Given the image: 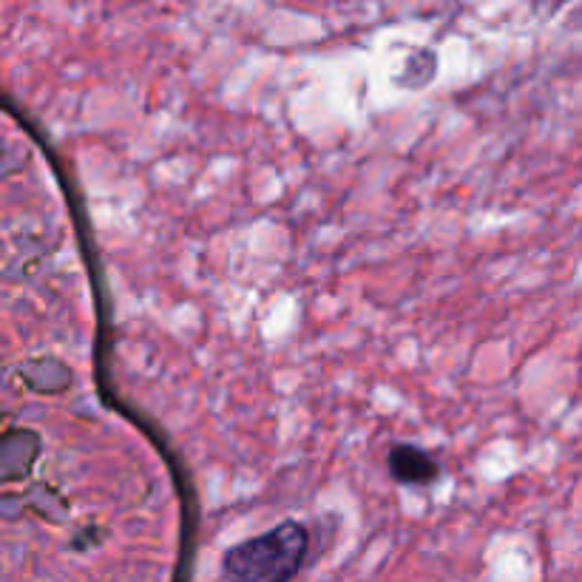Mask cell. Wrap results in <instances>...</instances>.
<instances>
[{
	"mask_svg": "<svg viewBox=\"0 0 582 582\" xmlns=\"http://www.w3.org/2000/svg\"><path fill=\"white\" fill-rule=\"evenodd\" d=\"M310 554V531L296 520L228 548L222 577L228 582H293Z\"/></svg>",
	"mask_w": 582,
	"mask_h": 582,
	"instance_id": "6da1fadb",
	"label": "cell"
},
{
	"mask_svg": "<svg viewBox=\"0 0 582 582\" xmlns=\"http://www.w3.org/2000/svg\"><path fill=\"white\" fill-rule=\"evenodd\" d=\"M387 466L389 475L404 486H429L441 475V463L435 460V455H429L418 446H409V443H398L389 449Z\"/></svg>",
	"mask_w": 582,
	"mask_h": 582,
	"instance_id": "7a4b0ae2",
	"label": "cell"
}]
</instances>
